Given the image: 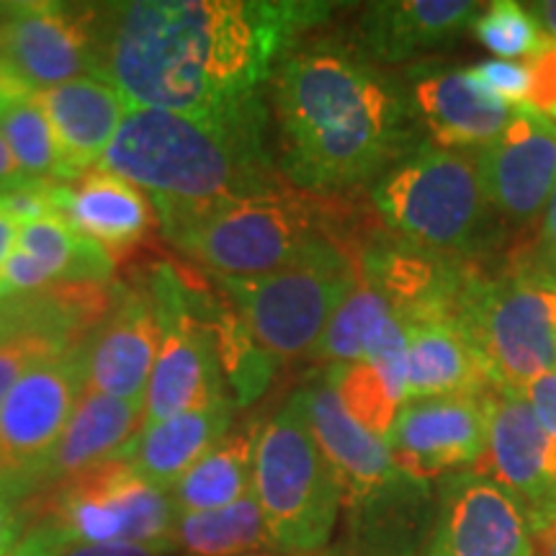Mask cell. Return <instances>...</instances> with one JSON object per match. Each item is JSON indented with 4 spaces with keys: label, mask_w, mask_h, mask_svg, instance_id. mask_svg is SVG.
Instances as JSON below:
<instances>
[{
    "label": "cell",
    "mask_w": 556,
    "mask_h": 556,
    "mask_svg": "<svg viewBox=\"0 0 556 556\" xmlns=\"http://www.w3.org/2000/svg\"><path fill=\"white\" fill-rule=\"evenodd\" d=\"M371 201L389 232L417 248L471 261L495 245V208L469 152L422 142L371 186Z\"/></svg>",
    "instance_id": "6"
},
{
    "label": "cell",
    "mask_w": 556,
    "mask_h": 556,
    "mask_svg": "<svg viewBox=\"0 0 556 556\" xmlns=\"http://www.w3.org/2000/svg\"><path fill=\"white\" fill-rule=\"evenodd\" d=\"M142 426L144 405L109 397L86 387L54 448L47 486H58L65 479L80 475L83 469L119 456Z\"/></svg>",
    "instance_id": "28"
},
{
    "label": "cell",
    "mask_w": 556,
    "mask_h": 556,
    "mask_svg": "<svg viewBox=\"0 0 556 556\" xmlns=\"http://www.w3.org/2000/svg\"><path fill=\"white\" fill-rule=\"evenodd\" d=\"M258 428L227 433L197 467L170 486L178 516L219 510L253 492V456Z\"/></svg>",
    "instance_id": "30"
},
{
    "label": "cell",
    "mask_w": 556,
    "mask_h": 556,
    "mask_svg": "<svg viewBox=\"0 0 556 556\" xmlns=\"http://www.w3.org/2000/svg\"><path fill=\"white\" fill-rule=\"evenodd\" d=\"M9 9H11V3H0V18H3L5 13H9Z\"/></svg>",
    "instance_id": "48"
},
{
    "label": "cell",
    "mask_w": 556,
    "mask_h": 556,
    "mask_svg": "<svg viewBox=\"0 0 556 556\" xmlns=\"http://www.w3.org/2000/svg\"><path fill=\"white\" fill-rule=\"evenodd\" d=\"M484 394L405 402L387 441L394 467L428 484L451 471L475 469L486 448Z\"/></svg>",
    "instance_id": "16"
},
{
    "label": "cell",
    "mask_w": 556,
    "mask_h": 556,
    "mask_svg": "<svg viewBox=\"0 0 556 556\" xmlns=\"http://www.w3.org/2000/svg\"><path fill=\"white\" fill-rule=\"evenodd\" d=\"M471 34H475L479 45L495 52L505 62H516L520 58L528 60L544 41L536 21L526 11V5L513 3V0L486 3L479 11L475 24H471Z\"/></svg>",
    "instance_id": "35"
},
{
    "label": "cell",
    "mask_w": 556,
    "mask_h": 556,
    "mask_svg": "<svg viewBox=\"0 0 556 556\" xmlns=\"http://www.w3.org/2000/svg\"><path fill=\"white\" fill-rule=\"evenodd\" d=\"M16 500L0 490V556H9L11 548L21 541L24 531V516H21Z\"/></svg>",
    "instance_id": "40"
},
{
    "label": "cell",
    "mask_w": 556,
    "mask_h": 556,
    "mask_svg": "<svg viewBox=\"0 0 556 556\" xmlns=\"http://www.w3.org/2000/svg\"><path fill=\"white\" fill-rule=\"evenodd\" d=\"M116 287H52L0 304V402L31 368L67 353L101 323Z\"/></svg>",
    "instance_id": "12"
},
{
    "label": "cell",
    "mask_w": 556,
    "mask_h": 556,
    "mask_svg": "<svg viewBox=\"0 0 556 556\" xmlns=\"http://www.w3.org/2000/svg\"><path fill=\"white\" fill-rule=\"evenodd\" d=\"M152 208L165 240L217 278L274 274L304 258L319 242L343 240L336 232L343 214H338L325 197L291 186L258 197L204 204L152 201Z\"/></svg>",
    "instance_id": "4"
},
{
    "label": "cell",
    "mask_w": 556,
    "mask_h": 556,
    "mask_svg": "<svg viewBox=\"0 0 556 556\" xmlns=\"http://www.w3.org/2000/svg\"><path fill=\"white\" fill-rule=\"evenodd\" d=\"M554 276H556V270H554Z\"/></svg>",
    "instance_id": "49"
},
{
    "label": "cell",
    "mask_w": 556,
    "mask_h": 556,
    "mask_svg": "<svg viewBox=\"0 0 556 556\" xmlns=\"http://www.w3.org/2000/svg\"><path fill=\"white\" fill-rule=\"evenodd\" d=\"M16 235L18 225L0 208V304H3L5 299H11L9 283H5V266H9L13 245H16Z\"/></svg>",
    "instance_id": "41"
},
{
    "label": "cell",
    "mask_w": 556,
    "mask_h": 556,
    "mask_svg": "<svg viewBox=\"0 0 556 556\" xmlns=\"http://www.w3.org/2000/svg\"><path fill=\"white\" fill-rule=\"evenodd\" d=\"M45 518L60 528L67 544L176 552L178 510L170 492L139 475L124 456L52 486Z\"/></svg>",
    "instance_id": "9"
},
{
    "label": "cell",
    "mask_w": 556,
    "mask_h": 556,
    "mask_svg": "<svg viewBox=\"0 0 556 556\" xmlns=\"http://www.w3.org/2000/svg\"><path fill=\"white\" fill-rule=\"evenodd\" d=\"M528 80V109H533L544 119H556V41L544 39L536 52L526 60Z\"/></svg>",
    "instance_id": "37"
},
{
    "label": "cell",
    "mask_w": 556,
    "mask_h": 556,
    "mask_svg": "<svg viewBox=\"0 0 556 556\" xmlns=\"http://www.w3.org/2000/svg\"><path fill=\"white\" fill-rule=\"evenodd\" d=\"M245 556H304V554H283V552H258V554H245Z\"/></svg>",
    "instance_id": "47"
},
{
    "label": "cell",
    "mask_w": 556,
    "mask_h": 556,
    "mask_svg": "<svg viewBox=\"0 0 556 556\" xmlns=\"http://www.w3.org/2000/svg\"><path fill=\"white\" fill-rule=\"evenodd\" d=\"M482 9L471 0L368 3L358 18V50L371 62L397 65L458 39Z\"/></svg>",
    "instance_id": "24"
},
{
    "label": "cell",
    "mask_w": 556,
    "mask_h": 556,
    "mask_svg": "<svg viewBox=\"0 0 556 556\" xmlns=\"http://www.w3.org/2000/svg\"><path fill=\"white\" fill-rule=\"evenodd\" d=\"M235 405L238 402L232 397H222L208 407L173 415L142 428L119 456L131 462V467L152 484L170 492V486L229 433Z\"/></svg>",
    "instance_id": "26"
},
{
    "label": "cell",
    "mask_w": 556,
    "mask_h": 556,
    "mask_svg": "<svg viewBox=\"0 0 556 556\" xmlns=\"http://www.w3.org/2000/svg\"><path fill=\"white\" fill-rule=\"evenodd\" d=\"M486 448L471 471L495 479L523 507L528 523L556 513V438L548 435L520 392L484 394Z\"/></svg>",
    "instance_id": "15"
},
{
    "label": "cell",
    "mask_w": 556,
    "mask_h": 556,
    "mask_svg": "<svg viewBox=\"0 0 556 556\" xmlns=\"http://www.w3.org/2000/svg\"><path fill=\"white\" fill-rule=\"evenodd\" d=\"M479 184L490 206L513 225L544 217L556 186V124L516 109L507 127L477 150Z\"/></svg>",
    "instance_id": "18"
},
{
    "label": "cell",
    "mask_w": 556,
    "mask_h": 556,
    "mask_svg": "<svg viewBox=\"0 0 556 556\" xmlns=\"http://www.w3.org/2000/svg\"><path fill=\"white\" fill-rule=\"evenodd\" d=\"M296 400L319 451L340 479L345 507L371 497L400 477L387 443L345 413L325 374H317L299 389Z\"/></svg>",
    "instance_id": "20"
},
{
    "label": "cell",
    "mask_w": 556,
    "mask_h": 556,
    "mask_svg": "<svg viewBox=\"0 0 556 556\" xmlns=\"http://www.w3.org/2000/svg\"><path fill=\"white\" fill-rule=\"evenodd\" d=\"M60 219L116 261L148 238L155 208L127 178L96 168L75 184H62Z\"/></svg>",
    "instance_id": "25"
},
{
    "label": "cell",
    "mask_w": 556,
    "mask_h": 556,
    "mask_svg": "<svg viewBox=\"0 0 556 556\" xmlns=\"http://www.w3.org/2000/svg\"><path fill=\"white\" fill-rule=\"evenodd\" d=\"M67 546V539L52 520L41 518L26 536H21L9 556H62Z\"/></svg>",
    "instance_id": "38"
},
{
    "label": "cell",
    "mask_w": 556,
    "mask_h": 556,
    "mask_svg": "<svg viewBox=\"0 0 556 556\" xmlns=\"http://www.w3.org/2000/svg\"><path fill=\"white\" fill-rule=\"evenodd\" d=\"M144 283L163 328L144 397L142 428H150L173 415L214 405L229 394L212 325L193 309L197 296L186 287L184 276L170 263H157Z\"/></svg>",
    "instance_id": "11"
},
{
    "label": "cell",
    "mask_w": 556,
    "mask_h": 556,
    "mask_svg": "<svg viewBox=\"0 0 556 556\" xmlns=\"http://www.w3.org/2000/svg\"><path fill=\"white\" fill-rule=\"evenodd\" d=\"M541 250H544L546 266L556 270V186L546 204L544 225H541Z\"/></svg>",
    "instance_id": "45"
},
{
    "label": "cell",
    "mask_w": 556,
    "mask_h": 556,
    "mask_svg": "<svg viewBox=\"0 0 556 556\" xmlns=\"http://www.w3.org/2000/svg\"><path fill=\"white\" fill-rule=\"evenodd\" d=\"M520 394L531 405L541 428L556 438V371H548L544 377L533 379Z\"/></svg>",
    "instance_id": "39"
},
{
    "label": "cell",
    "mask_w": 556,
    "mask_h": 556,
    "mask_svg": "<svg viewBox=\"0 0 556 556\" xmlns=\"http://www.w3.org/2000/svg\"><path fill=\"white\" fill-rule=\"evenodd\" d=\"M336 11L315 0L96 5V78L135 106L214 111L266 96L274 70Z\"/></svg>",
    "instance_id": "1"
},
{
    "label": "cell",
    "mask_w": 556,
    "mask_h": 556,
    "mask_svg": "<svg viewBox=\"0 0 556 556\" xmlns=\"http://www.w3.org/2000/svg\"><path fill=\"white\" fill-rule=\"evenodd\" d=\"M407 330L405 402L451 394H484L492 379L467 338L448 325H417Z\"/></svg>",
    "instance_id": "29"
},
{
    "label": "cell",
    "mask_w": 556,
    "mask_h": 556,
    "mask_svg": "<svg viewBox=\"0 0 556 556\" xmlns=\"http://www.w3.org/2000/svg\"><path fill=\"white\" fill-rule=\"evenodd\" d=\"M358 245L325 240L304 258L255 278H217L235 315L274 364L315 353L348 291L358 281Z\"/></svg>",
    "instance_id": "8"
},
{
    "label": "cell",
    "mask_w": 556,
    "mask_h": 556,
    "mask_svg": "<svg viewBox=\"0 0 556 556\" xmlns=\"http://www.w3.org/2000/svg\"><path fill=\"white\" fill-rule=\"evenodd\" d=\"M160 340L163 328L148 283L116 287L114 304L86 338L88 389L144 405Z\"/></svg>",
    "instance_id": "19"
},
{
    "label": "cell",
    "mask_w": 556,
    "mask_h": 556,
    "mask_svg": "<svg viewBox=\"0 0 556 556\" xmlns=\"http://www.w3.org/2000/svg\"><path fill=\"white\" fill-rule=\"evenodd\" d=\"M523 507L479 471H454L438 490L435 528L426 556H531Z\"/></svg>",
    "instance_id": "17"
},
{
    "label": "cell",
    "mask_w": 556,
    "mask_h": 556,
    "mask_svg": "<svg viewBox=\"0 0 556 556\" xmlns=\"http://www.w3.org/2000/svg\"><path fill=\"white\" fill-rule=\"evenodd\" d=\"M31 180L34 178L26 176V170L18 165V160L13 157V152L9 144H5V139L0 137V193L18 189V186L31 184Z\"/></svg>",
    "instance_id": "42"
},
{
    "label": "cell",
    "mask_w": 556,
    "mask_h": 556,
    "mask_svg": "<svg viewBox=\"0 0 556 556\" xmlns=\"http://www.w3.org/2000/svg\"><path fill=\"white\" fill-rule=\"evenodd\" d=\"M268 90L276 168L296 191L338 197L377 184L422 144L409 93L358 47L299 41Z\"/></svg>",
    "instance_id": "2"
},
{
    "label": "cell",
    "mask_w": 556,
    "mask_h": 556,
    "mask_svg": "<svg viewBox=\"0 0 556 556\" xmlns=\"http://www.w3.org/2000/svg\"><path fill=\"white\" fill-rule=\"evenodd\" d=\"M114 274L116 261L106 250L67 222L47 217L18 227L5 283L18 296L52 287H111Z\"/></svg>",
    "instance_id": "22"
},
{
    "label": "cell",
    "mask_w": 556,
    "mask_h": 556,
    "mask_svg": "<svg viewBox=\"0 0 556 556\" xmlns=\"http://www.w3.org/2000/svg\"><path fill=\"white\" fill-rule=\"evenodd\" d=\"M0 137L5 139L26 176L34 180H50V184H67L58 142H54L37 90L0 114Z\"/></svg>",
    "instance_id": "33"
},
{
    "label": "cell",
    "mask_w": 556,
    "mask_h": 556,
    "mask_svg": "<svg viewBox=\"0 0 556 556\" xmlns=\"http://www.w3.org/2000/svg\"><path fill=\"white\" fill-rule=\"evenodd\" d=\"M323 374L340 400V405L345 407V413L358 426L371 430L374 435L387 443L402 402L394 397L377 368L368 361H356V364L328 366Z\"/></svg>",
    "instance_id": "34"
},
{
    "label": "cell",
    "mask_w": 556,
    "mask_h": 556,
    "mask_svg": "<svg viewBox=\"0 0 556 556\" xmlns=\"http://www.w3.org/2000/svg\"><path fill=\"white\" fill-rule=\"evenodd\" d=\"M348 526L356 556H415L426 531L435 528L430 484L400 471L384 490L348 505Z\"/></svg>",
    "instance_id": "27"
},
{
    "label": "cell",
    "mask_w": 556,
    "mask_h": 556,
    "mask_svg": "<svg viewBox=\"0 0 556 556\" xmlns=\"http://www.w3.org/2000/svg\"><path fill=\"white\" fill-rule=\"evenodd\" d=\"M0 65H3V62H0Z\"/></svg>",
    "instance_id": "50"
},
{
    "label": "cell",
    "mask_w": 556,
    "mask_h": 556,
    "mask_svg": "<svg viewBox=\"0 0 556 556\" xmlns=\"http://www.w3.org/2000/svg\"><path fill=\"white\" fill-rule=\"evenodd\" d=\"M176 548L184 556H245L278 552L253 492L238 503L219 507V510L178 516Z\"/></svg>",
    "instance_id": "31"
},
{
    "label": "cell",
    "mask_w": 556,
    "mask_h": 556,
    "mask_svg": "<svg viewBox=\"0 0 556 556\" xmlns=\"http://www.w3.org/2000/svg\"><path fill=\"white\" fill-rule=\"evenodd\" d=\"M456 330L467 338L486 377L523 392L556 371V276L544 258H516L500 274L471 266Z\"/></svg>",
    "instance_id": "5"
},
{
    "label": "cell",
    "mask_w": 556,
    "mask_h": 556,
    "mask_svg": "<svg viewBox=\"0 0 556 556\" xmlns=\"http://www.w3.org/2000/svg\"><path fill=\"white\" fill-rule=\"evenodd\" d=\"M409 101L417 124L428 131L430 144L456 152L482 150L516 114V109L479 88L469 70L462 67L417 73Z\"/></svg>",
    "instance_id": "23"
},
{
    "label": "cell",
    "mask_w": 556,
    "mask_h": 556,
    "mask_svg": "<svg viewBox=\"0 0 556 556\" xmlns=\"http://www.w3.org/2000/svg\"><path fill=\"white\" fill-rule=\"evenodd\" d=\"M526 11L536 21L541 37L556 41V0H539V3H523Z\"/></svg>",
    "instance_id": "46"
},
{
    "label": "cell",
    "mask_w": 556,
    "mask_h": 556,
    "mask_svg": "<svg viewBox=\"0 0 556 556\" xmlns=\"http://www.w3.org/2000/svg\"><path fill=\"white\" fill-rule=\"evenodd\" d=\"M62 556H168L142 546H96V544H67Z\"/></svg>",
    "instance_id": "43"
},
{
    "label": "cell",
    "mask_w": 556,
    "mask_h": 556,
    "mask_svg": "<svg viewBox=\"0 0 556 556\" xmlns=\"http://www.w3.org/2000/svg\"><path fill=\"white\" fill-rule=\"evenodd\" d=\"M266 96L214 111L129 103L99 168L127 178L150 201L258 197L289 186L278 176Z\"/></svg>",
    "instance_id": "3"
},
{
    "label": "cell",
    "mask_w": 556,
    "mask_h": 556,
    "mask_svg": "<svg viewBox=\"0 0 556 556\" xmlns=\"http://www.w3.org/2000/svg\"><path fill=\"white\" fill-rule=\"evenodd\" d=\"M0 62L37 90L96 75V5L11 3L0 18Z\"/></svg>",
    "instance_id": "13"
},
{
    "label": "cell",
    "mask_w": 556,
    "mask_h": 556,
    "mask_svg": "<svg viewBox=\"0 0 556 556\" xmlns=\"http://www.w3.org/2000/svg\"><path fill=\"white\" fill-rule=\"evenodd\" d=\"M358 274L371 281L405 328L448 325L456 328L458 302L475 263L451 258L400 240L392 232L361 238Z\"/></svg>",
    "instance_id": "14"
},
{
    "label": "cell",
    "mask_w": 556,
    "mask_h": 556,
    "mask_svg": "<svg viewBox=\"0 0 556 556\" xmlns=\"http://www.w3.org/2000/svg\"><path fill=\"white\" fill-rule=\"evenodd\" d=\"M392 317L397 315H394L387 296L381 294L371 281H366V278L358 274V281L353 283V289L348 291L343 304H340L336 315H332L330 325L325 328L312 356L319 361H328L330 366L364 361L366 348L371 345L377 332L384 328Z\"/></svg>",
    "instance_id": "32"
},
{
    "label": "cell",
    "mask_w": 556,
    "mask_h": 556,
    "mask_svg": "<svg viewBox=\"0 0 556 556\" xmlns=\"http://www.w3.org/2000/svg\"><path fill=\"white\" fill-rule=\"evenodd\" d=\"M469 75L477 80L479 88H484L492 99L503 101L505 106L510 109L528 106L531 80H528L526 65H520V62L490 60L477 67H469Z\"/></svg>",
    "instance_id": "36"
},
{
    "label": "cell",
    "mask_w": 556,
    "mask_h": 556,
    "mask_svg": "<svg viewBox=\"0 0 556 556\" xmlns=\"http://www.w3.org/2000/svg\"><path fill=\"white\" fill-rule=\"evenodd\" d=\"M86 340L31 368L0 402V490L16 503L47 490V471L86 392Z\"/></svg>",
    "instance_id": "10"
},
{
    "label": "cell",
    "mask_w": 556,
    "mask_h": 556,
    "mask_svg": "<svg viewBox=\"0 0 556 556\" xmlns=\"http://www.w3.org/2000/svg\"><path fill=\"white\" fill-rule=\"evenodd\" d=\"M253 497L278 552L312 556L330 544L343 486L319 451L296 394L258 428Z\"/></svg>",
    "instance_id": "7"
},
{
    "label": "cell",
    "mask_w": 556,
    "mask_h": 556,
    "mask_svg": "<svg viewBox=\"0 0 556 556\" xmlns=\"http://www.w3.org/2000/svg\"><path fill=\"white\" fill-rule=\"evenodd\" d=\"M533 552L531 556H556V513L531 523Z\"/></svg>",
    "instance_id": "44"
},
{
    "label": "cell",
    "mask_w": 556,
    "mask_h": 556,
    "mask_svg": "<svg viewBox=\"0 0 556 556\" xmlns=\"http://www.w3.org/2000/svg\"><path fill=\"white\" fill-rule=\"evenodd\" d=\"M67 184L96 170L119 131L129 101L111 83L86 75L37 90Z\"/></svg>",
    "instance_id": "21"
}]
</instances>
